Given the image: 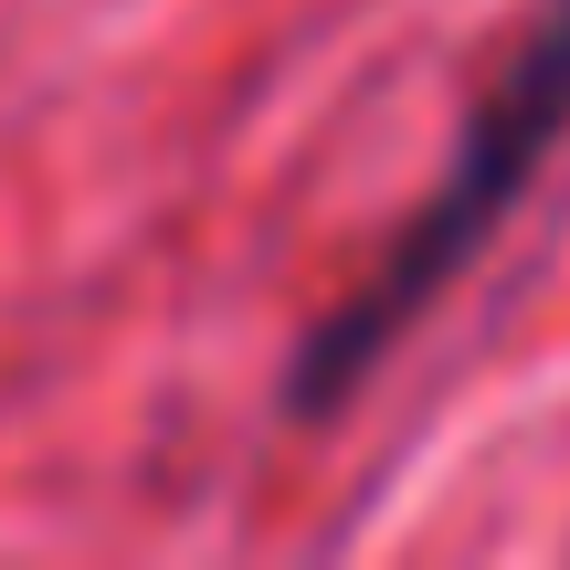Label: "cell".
<instances>
[{
	"mask_svg": "<svg viewBox=\"0 0 570 570\" xmlns=\"http://www.w3.org/2000/svg\"><path fill=\"white\" fill-rule=\"evenodd\" d=\"M560 138H570V0H539V21L518 32V53L487 75V96H475L465 127H454L444 180L402 212V233L381 244V265L348 285L327 317H306V338L285 348V381H275L285 423H327V412L423 327V306L497 244V223H508L518 190L550 169Z\"/></svg>",
	"mask_w": 570,
	"mask_h": 570,
	"instance_id": "obj_1",
	"label": "cell"
}]
</instances>
